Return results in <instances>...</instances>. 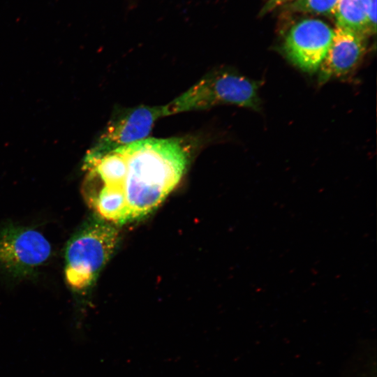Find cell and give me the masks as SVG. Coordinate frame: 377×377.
<instances>
[{
	"mask_svg": "<svg viewBox=\"0 0 377 377\" xmlns=\"http://www.w3.org/2000/svg\"><path fill=\"white\" fill-rule=\"evenodd\" d=\"M119 149L126 161L123 191L131 221L147 215L165 199L185 173L191 153L179 138H145Z\"/></svg>",
	"mask_w": 377,
	"mask_h": 377,
	"instance_id": "obj_1",
	"label": "cell"
},
{
	"mask_svg": "<svg viewBox=\"0 0 377 377\" xmlns=\"http://www.w3.org/2000/svg\"><path fill=\"white\" fill-rule=\"evenodd\" d=\"M260 82L228 70L205 75L186 91L163 106L164 116L231 104L260 109Z\"/></svg>",
	"mask_w": 377,
	"mask_h": 377,
	"instance_id": "obj_2",
	"label": "cell"
},
{
	"mask_svg": "<svg viewBox=\"0 0 377 377\" xmlns=\"http://www.w3.org/2000/svg\"><path fill=\"white\" fill-rule=\"evenodd\" d=\"M119 239L117 230L103 221L82 227L70 239L65 251V276L75 290L89 288L110 259Z\"/></svg>",
	"mask_w": 377,
	"mask_h": 377,
	"instance_id": "obj_3",
	"label": "cell"
},
{
	"mask_svg": "<svg viewBox=\"0 0 377 377\" xmlns=\"http://www.w3.org/2000/svg\"><path fill=\"white\" fill-rule=\"evenodd\" d=\"M163 116V105H140L121 110L114 116L97 146L89 154L87 167L119 148L147 138L156 121Z\"/></svg>",
	"mask_w": 377,
	"mask_h": 377,
	"instance_id": "obj_4",
	"label": "cell"
},
{
	"mask_svg": "<svg viewBox=\"0 0 377 377\" xmlns=\"http://www.w3.org/2000/svg\"><path fill=\"white\" fill-rule=\"evenodd\" d=\"M49 242L38 231L9 226L0 231V264L17 276L31 273L50 256Z\"/></svg>",
	"mask_w": 377,
	"mask_h": 377,
	"instance_id": "obj_5",
	"label": "cell"
},
{
	"mask_svg": "<svg viewBox=\"0 0 377 377\" xmlns=\"http://www.w3.org/2000/svg\"><path fill=\"white\" fill-rule=\"evenodd\" d=\"M334 36V29L317 19H305L289 30L283 43L288 59L307 73L318 71Z\"/></svg>",
	"mask_w": 377,
	"mask_h": 377,
	"instance_id": "obj_6",
	"label": "cell"
},
{
	"mask_svg": "<svg viewBox=\"0 0 377 377\" xmlns=\"http://www.w3.org/2000/svg\"><path fill=\"white\" fill-rule=\"evenodd\" d=\"M367 36L336 25L327 53L319 69V82L348 74L359 64L367 47Z\"/></svg>",
	"mask_w": 377,
	"mask_h": 377,
	"instance_id": "obj_7",
	"label": "cell"
},
{
	"mask_svg": "<svg viewBox=\"0 0 377 377\" xmlns=\"http://www.w3.org/2000/svg\"><path fill=\"white\" fill-rule=\"evenodd\" d=\"M369 0H339L333 13L337 26L365 36L375 34L368 17Z\"/></svg>",
	"mask_w": 377,
	"mask_h": 377,
	"instance_id": "obj_8",
	"label": "cell"
},
{
	"mask_svg": "<svg viewBox=\"0 0 377 377\" xmlns=\"http://www.w3.org/2000/svg\"><path fill=\"white\" fill-rule=\"evenodd\" d=\"M339 0H296L286 6L292 12L333 15Z\"/></svg>",
	"mask_w": 377,
	"mask_h": 377,
	"instance_id": "obj_9",
	"label": "cell"
},
{
	"mask_svg": "<svg viewBox=\"0 0 377 377\" xmlns=\"http://www.w3.org/2000/svg\"><path fill=\"white\" fill-rule=\"evenodd\" d=\"M296 0H267L265 6L263 7L260 14V15H266L269 12L273 11L276 8L281 6H284Z\"/></svg>",
	"mask_w": 377,
	"mask_h": 377,
	"instance_id": "obj_10",
	"label": "cell"
},
{
	"mask_svg": "<svg viewBox=\"0 0 377 377\" xmlns=\"http://www.w3.org/2000/svg\"><path fill=\"white\" fill-rule=\"evenodd\" d=\"M368 17L371 27L374 33L376 30V0H369Z\"/></svg>",
	"mask_w": 377,
	"mask_h": 377,
	"instance_id": "obj_11",
	"label": "cell"
}]
</instances>
